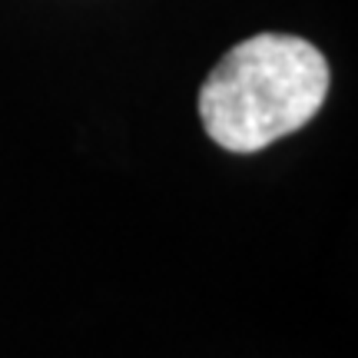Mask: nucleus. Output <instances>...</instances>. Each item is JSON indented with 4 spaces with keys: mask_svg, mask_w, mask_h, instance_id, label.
<instances>
[{
    "mask_svg": "<svg viewBox=\"0 0 358 358\" xmlns=\"http://www.w3.org/2000/svg\"><path fill=\"white\" fill-rule=\"evenodd\" d=\"M329 96V60L292 34L236 43L199 90L206 136L229 153H259L302 129Z\"/></svg>",
    "mask_w": 358,
    "mask_h": 358,
    "instance_id": "1",
    "label": "nucleus"
}]
</instances>
